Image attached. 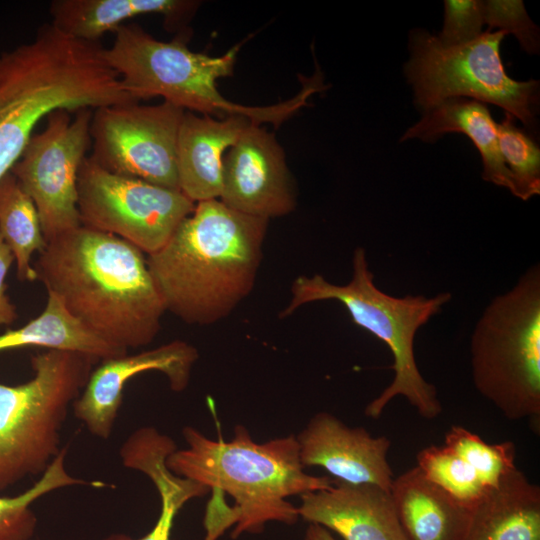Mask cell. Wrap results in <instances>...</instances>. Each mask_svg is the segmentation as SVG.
Masks as SVG:
<instances>
[{
	"mask_svg": "<svg viewBox=\"0 0 540 540\" xmlns=\"http://www.w3.org/2000/svg\"><path fill=\"white\" fill-rule=\"evenodd\" d=\"M26 346L82 353L100 361L127 353L92 333L50 292L40 315L0 335V352Z\"/></svg>",
	"mask_w": 540,
	"mask_h": 540,
	"instance_id": "cell-22",
	"label": "cell"
},
{
	"mask_svg": "<svg viewBox=\"0 0 540 540\" xmlns=\"http://www.w3.org/2000/svg\"><path fill=\"white\" fill-rule=\"evenodd\" d=\"M483 20L491 28L512 33L528 53H537L539 33L529 18L522 1L489 0L482 2Z\"/></svg>",
	"mask_w": 540,
	"mask_h": 540,
	"instance_id": "cell-29",
	"label": "cell"
},
{
	"mask_svg": "<svg viewBox=\"0 0 540 540\" xmlns=\"http://www.w3.org/2000/svg\"><path fill=\"white\" fill-rule=\"evenodd\" d=\"M104 52L99 42L73 38L50 23L0 53V179L49 113L134 102Z\"/></svg>",
	"mask_w": 540,
	"mask_h": 540,
	"instance_id": "cell-3",
	"label": "cell"
},
{
	"mask_svg": "<svg viewBox=\"0 0 540 540\" xmlns=\"http://www.w3.org/2000/svg\"><path fill=\"white\" fill-rule=\"evenodd\" d=\"M66 448L61 449L41 478L16 496H0V540H30L37 528L33 502L60 488L73 485H102L71 476L65 468Z\"/></svg>",
	"mask_w": 540,
	"mask_h": 540,
	"instance_id": "cell-26",
	"label": "cell"
},
{
	"mask_svg": "<svg viewBox=\"0 0 540 540\" xmlns=\"http://www.w3.org/2000/svg\"><path fill=\"white\" fill-rule=\"evenodd\" d=\"M30 540H34V539H30Z\"/></svg>",
	"mask_w": 540,
	"mask_h": 540,
	"instance_id": "cell-33",
	"label": "cell"
},
{
	"mask_svg": "<svg viewBox=\"0 0 540 540\" xmlns=\"http://www.w3.org/2000/svg\"><path fill=\"white\" fill-rule=\"evenodd\" d=\"M182 434L187 448L172 452L166 465L215 495L228 494L234 499V506L225 510L229 525H235L232 537L259 533L269 521L294 524L298 510L287 498L333 484L329 477L304 472L294 436L260 444L241 425L228 442L208 438L190 426Z\"/></svg>",
	"mask_w": 540,
	"mask_h": 540,
	"instance_id": "cell-4",
	"label": "cell"
},
{
	"mask_svg": "<svg viewBox=\"0 0 540 540\" xmlns=\"http://www.w3.org/2000/svg\"><path fill=\"white\" fill-rule=\"evenodd\" d=\"M184 112L165 101L97 108L90 123L89 157L111 173L180 190L177 139Z\"/></svg>",
	"mask_w": 540,
	"mask_h": 540,
	"instance_id": "cell-12",
	"label": "cell"
},
{
	"mask_svg": "<svg viewBox=\"0 0 540 540\" xmlns=\"http://www.w3.org/2000/svg\"><path fill=\"white\" fill-rule=\"evenodd\" d=\"M219 198L236 211L267 220L295 209L284 152L260 124L250 123L224 157Z\"/></svg>",
	"mask_w": 540,
	"mask_h": 540,
	"instance_id": "cell-13",
	"label": "cell"
},
{
	"mask_svg": "<svg viewBox=\"0 0 540 540\" xmlns=\"http://www.w3.org/2000/svg\"><path fill=\"white\" fill-rule=\"evenodd\" d=\"M100 360L46 350L31 358L34 376L19 385L0 383V492L43 474L58 456L60 430Z\"/></svg>",
	"mask_w": 540,
	"mask_h": 540,
	"instance_id": "cell-8",
	"label": "cell"
},
{
	"mask_svg": "<svg viewBox=\"0 0 540 540\" xmlns=\"http://www.w3.org/2000/svg\"><path fill=\"white\" fill-rule=\"evenodd\" d=\"M470 354L477 391L507 419L539 425V264L489 303L471 336Z\"/></svg>",
	"mask_w": 540,
	"mask_h": 540,
	"instance_id": "cell-7",
	"label": "cell"
},
{
	"mask_svg": "<svg viewBox=\"0 0 540 540\" xmlns=\"http://www.w3.org/2000/svg\"><path fill=\"white\" fill-rule=\"evenodd\" d=\"M497 124V138L501 155L513 174L514 196L528 200L540 193V151L537 145L514 124V117L506 113Z\"/></svg>",
	"mask_w": 540,
	"mask_h": 540,
	"instance_id": "cell-28",
	"label": "cell"
},
{
	"mask_svg": "<svg viewBox=\"0 0 540 540\" xmlns=\"http://www.w3.org/2000/svg\"><path fill=\"white\" fill-rule=\"evenodd\" d=\"M0 234L14 256L17 278L37 280L31 257L47 241L34 202L10 171L0 179Z\"/></svg>",
	"mask_w": 540,
	"mask_h": 540,
	"instance_id": "cell-24",
	"label": "cell"
},
{
	"mask_svg": "<svg viewBox=\"0 0 540 540\" xmlns=\"http://www.w3.org/2000/svg\"><path fill=\"white\" fill-rule=\"evenodd\" d=\"M416 460L430 482L470 511L495 489L470 462L444 444L422 448Z\"/></svg>",
	"mask_w": 540,
	"mask_h": 540,
	"instance_id": "cell-25",
	"label": "cell"
},
{
	"mask_svg": "<svg viewBox=\"0 0 540 540\" xmlns=\"http://www.w3.org/2000/svg\"><path fill=\"white\" fill-rule=\"evenodd\" d=\"M444 445L470 462L493 488L516 468L512 441L490 444L465 427L453 425L445 434Z\"/></svg>",
	"mask_w": 540,
	"mask_h": 540,
	"instance_id": "cell-27",
	"label": "cell"
},
{
	"mask_svg": "<svg viewBox=\"0 0 540 540\" xmlns=\"http://www.w3.org/2000/svg\"><path fill=\"white\" fill-rule=\"evenodd\" d=\"M91 109H58L33 134L10 172L37 209L47 242L81 226L77 180L91 146Z\"/></svg>",
	"mask_w": 540,
	"mask_h": 540,
	"instance_id": "cell-11",
	"label": "cell"
},
{
	"mask_svg": "<svg viewBox=\"0 0 540 540\" xmlns=\"http://www.w3.org/2000/svg\"><path fill=\"white\" fill-rule=\"evenodd\" d=\"M463 540H540V488L515 468L470 512Z\"/></svg>",
	"mask_w": 540,
	"mask_h": 540,
	"instance_id": "cell-19",
	"label": "cell"
},
{
	"mask_svg": "<svg viewBox=\"0 0 540 540\" xmlns=\"http://www.w3.org/2000/svg\"><path fill=\"white\" fill-rule=\"evenodd\" d=\"M483 24L482 1L447 0L443 30L437 39L444 47L460 46L476 39Z\"/></svg>",
	"mask_w": 540,
	"mask_h": 540,
	"instance_id": "cell-30",
	"label": "cell"
},
{
	"mask_svg": "<svg viewBox=\"0 0 540 540\" xmlns=\"http://www.w3.org/2000/svg\"><path fill=\"white\" fill-rule=\"evenodd\" d=\"M196 1L188 0H55L50 4L51 24L63 33L88 42H99L124 22L137 16L159 14L166 26L180 25L194 13Z\"/></svg>",
	"mask_w": 540,
	"mask_h": 540,
	"instance_id": "cell-21",
	"label": "cell"
},
{
	"mask_svg": "<svg viewBox=\"0 0 540 540\" xmlns=\"http://www.w3.org/2000/svg\"><path fill=\"white\" fill-rule=\"evenodd\" d=\"M250 123L243 115L219 119L184 112L177 139V173L180 191L194 203L219 198L224 152Z\"/></svg>",
	"mask_w": 540,
	"mask_h": 540,
	"instance_id": "cell-17",
	"label": "cell"
},
{
	"mask_svg": "<svg viewBox=\"0 0 540 540\" xmlns=\"http://www.w3.org/2000/svg\"><path fill=\"white\" fill-rule=\"evenodd\" d=\"M33 267L47 292L107 343L127 351L158 335L166 309L131 243L81 225L47 242Z\"/></svg>",
	"mask_w": 540,
	"mask_h": 540,
	"instance_id": "cell-1",
	"label": "cell"
},
{
	"mask_svg": "<svg viewBox=\"0 0 540 540\" xmlns=\"http://www.w3.org/2000/svg\"><path fill=\"white\" fill-rule=\"evenodd\" d=\"M268 222L218 199L196 203L146 259L166 311L198 326L230 315L255 285Z\"/></svg>",
	"mask_w": 540,
	"mask_h": 540,
	"instance_id": "cell-2",
	"label": "cell"
},
{
	"mask_svg": "<svg viewBox=\"0 0 540 540\" xmlns=\"http://www.w3.org/2000/svg\"><path fill=\"white\" fill-rule=\"evenodd\" d=\"M450 132L465 134L474 143L482 156L484 180L505 187L514 195V177L499 149L497 124L479 101L450 98L440 102L425 111L423 117L405 132L402 141L412 138L434 141Z\"/></svg>",
	"mask_w": 540,
	"mask_h": 540,
	"instance_id": "cell-18",
	"label": "cell"
},
{
	"mask_svg": "<svg viewBox=\"0 0 540 540\" xmlns=\"http://www.w3.org/2000/svg\"><path fill=\"white\" fill-rule=\"evenodd\" d=\"M13 262L14 256L0 234V327L10 325L17 319L16 307L6 294L5 282Z\"/></svg>",
	"mask_w": 540,
	"mask_h": 540,
	"instance_id": "cell-31",
	"label": "cell"
},
{
	"mask_svg": "<svg viewBox=\"0 0 540 540\" xmlns=\"http://www.w3.org/2000/svg\"><path fill=\"white\" fill-rule=\"evenodd\" d=\"M505 35L487 30L466 44L444 47L436 36L415 31L405 73L416 104L425 112L446 99L467 96L497 105L529 125L538 102V83L508 76L500 57Z\"/></svg>",
	"mask_w": 540,
	"mask_h": 540,
	"instance_id": "cell-9",
	"label": "cell"
},
{
	"mask_svg": "<svg viewBox=\"0 0 540 540\" xmlns=\"http://www.w3.org/2000/svg\"><path fill=\"white\" fill-rule=\"evenodd\" d=\"M105 48V59L137 102L162 97L184 111L224 118L243 115L253 123L281 124L322 88L318 77L310 79L294 98L265 107H250L225 99L217 79L232 74L238 46L222 56L190 50L182 36L165 42L155 39L135 23L121 25Z\"/></svg>",
	"mask_w": 540,
	"mask_h": 540,
	"instance_id": "cell-5",
	"label": "cell"
},
{
	"mask_svg": "<svg viewBox=\"0 0 540 540\" xmlns=\"http://www.w3.org/2000/svg\"><path fill=\"white\" fill-rule=\"evenodd\" d=\"M390 493L409 540H463L470 510L430 482L415 466L394 478Z\"/></svg>",
	"mask_w": 540,
	"mask_h": 540,
	"instance_id": "cell-20",
	"label": "cell"
},
{
	"mask_svg": "<svg viewBox=\"0 0 540 540\" xmlns=\"http://www.w3.org/2000/svg\"><path fill=\"white\" fill-rule=\"evenodd\" d=\"M77 190L82 226L115 235L148 255L168 242L196 204L180 190L111 173L89 156Z\"/></svg>",
	"mask_w": 540,
	"mask_h": 540,
	"instance_id": "cell-10",
	"label": "cell"
},
{
	"mask_svg": "<svg viewBox=\"0 0 540 540\" xmlns=\"http://www.w3.org/2000/svg\"><path fill=\"white\" fill-rule=\"evenodd\" d=\"M303 466H320L336 481L372 484L390 491L394 476L387 459L391 441L363 427H349L336 416L314 415L296 437Z\"/></svg>",
	"mask_w": 540,
	"mask_h": 540,
	"instance_id": "cell-15",
	"label": "cell"
},
{
	"mask_svg": "<svg viewBox=\"0 0 540 540\" xmlns=\"http://www.w3.org/2000/svg\"><path fill=\"white\" fill-rule=\"evenodd\" d=\"M197 359L198 351L194 346L175 340L151 350L102 360L92 370L81 394L72 404L73 413L92 435L107 439L130 378L148 371H159L167 377L173 391L181 392L189 384Z\"/></svg>",
	"mask_w": 540,
	"mask_h": 540,
	"instance_id": "cell-14",
	"label": "cell"
},
{
	"mask_svg": "<svg viewBox=\"0 0 540 540\" xmlns=\"http://www.w3.org/2000/svg\"><path fill=\"white\" fill-rule=\"evenodd\" d=\"M305 540H335L325 527L310 523L305 533Z\"/></svg>",
	"mask_w": 540,
	"mask_h": 540,
	"instance_id": "cell-32",
	"label": "cell"
},
{
	"mask_svg": "<svg viewBox=\"0 0 540 540\" xmlns=\"http://www.w3.org/2000/svg\"><path fill=\"white\" fill-rule=\"evenodd\" d=\"M450 299L448 292L430 298L388 295L374 283L365 249L357 247L352 257V278L347 284L330 283L320 274L301 275L293 281L290 301L279 317L286 318L300 306L315 301L342 303L353 323L385 343L394 359L392 382L367 405L365 415L378 418L392 399L403 396L421 417L434 419L441 414L442 405L435 386L418 369L414 341L419 328Z\"/></svg>",
	"mask_w": 540,
	"mask_h": 540,
	"instance_id": "cell-6",
	"label": "cell"
},
{
	"mask_svg": "<svg viewBox=\"0 0 540 540\" xmlns=\"http://www.w3.org/2000/svg\"><path fill=\"white\" fill-rule=\"evenodd\" d=\"M170 449L161 443L139 448L131 459V468L144 473L153 482L160 497V513L150 531L140 538L113 533L103 540H170L175 518L191 499L202 497L210 490L198 482L171 472L166 459Z\"/></svg>",
	"mask_w": 540,
	"mask_h": 540,
	"instance_id": "cell-23",
	"label": "cell"
},
{
	"mask_svg": "<svg viewBox=\"0 0 540 540\" xmlns=\"http://www.w3.org/2000/svg\"><path fill=\"white\" fill-rule=\"evenodd\" d=\"M299 517L344 540H409L390 491L372 484L332 486L300 495Z\"/></svg>",
	"mask_w": 540,
	"mask_h": 540,
	"instance_id": "cell-16",
	"label": "cell"
}]
</instances>
